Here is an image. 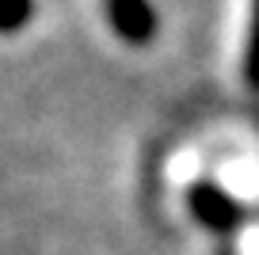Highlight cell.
<instances>
[{
	"mask_svg": "<svg viewBox=\"0 0 259 255\" xmlns=\"http://www.w3.org/2000/svg\"><path fill=\"white\" fill-rule=\"evenodd\" d=\"M107 23L130 46H149L160 31V16H156L153 0H103Z\"/></svg>",
	"mask_w": 259,
	"mask_h": 255,
	"instance_id": "7a4b0ae2",
	"label": "cell"
},
{
	"mask_svg": "<svg viewBox=\"0 0 259 255\" xmlns=\"http://www.w3.org/2000/svg\"><path fill=\"white\" fill-rule=\"evenodd\" d=\"M34 0H0V34H16L31 23Z\"/></svg>",
	"mask_w": 259,
	"mask_h": 255,
	"instance_id": "277c9868",
	"label": "cell"
},
{
	"mask_svg": "<svg viewBox=\"0 0 259 255\" xmlns=\"http://www.w3.org/2000/svg\"><path fill=\"white\" fill-rule=\"evenodd\" d=\"M187 209H191V217L202 225L206 232H213V236H229V232H236L248 221V206H244L240 198H233L225 187L210 183V179H198V183L187 191Z\"/></svg>",
	"mask_w": 259,
	"mask_h": 255,
	"instance_id": "6da1fadb",
	"label": "cell"
},
{
	"mask_svg": "<svg viewBox=\"0 0 259 255\" xmlns=\"http://www.w3.org/2000/svg\"><path fill=\"white\" fill-rule=\"evenodd\" d=\"M244 80L259 92V0H251L248 19V46H244Z\"/></svg>",
	"mask_w": 259,
	"mask_h": 255,
	"instance_id": "3957f363",
	"label": "cell"
}]
</instances>
